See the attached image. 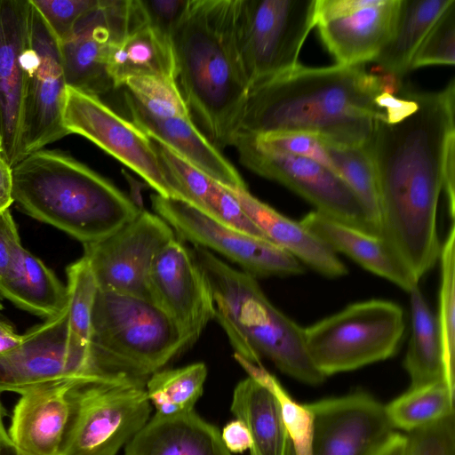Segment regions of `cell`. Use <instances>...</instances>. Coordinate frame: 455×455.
I'll list each match as a JSON object with an SVG mask.
<instances>
[{
    "instance_id": "1",
    "label": "cell",
    "mask_w": 455,
    "mask_h": 455,
    "mask_svg": "<svg viewBox=\"0 0 455 455\" xmlns=\"http://www.w3.org/2000/svg\"><path fill=\"white\" fill-rule=\"evenodd\" d=\"M407 88L416 110L398 123L377 118L366 146L378 186L379 237L419 283L442 247L436 214L445 152L455 135V81L439 92Z\"/></svg>"
},
{
    "instance_id": "2",
    "label": "cell",
    "mask_w": 455,
    "mask_h": 455,
    "mask_svg": "<svg viewBox=\"0 0 455 455\" xmlns=\"http://www.w3.org/2000/svg\"><path fill=\"white\" fill-rule=\"evenodd\" d=\"M381 92L377 75L363 65H302L252 84L237 133L251 136L300 132L340 146H366ZM235 134V135H236Z\"/></svg>"
},
{
    "instance_id": "3",
    "label": "cell",
    "mask_w": 455,
    "mask_h": 455,
    "mask_svg": "<svg viewBox=\"0 0 455 455\" xmlns=\"http://www.w3.org/2000/svg\"><path fill=\"white\" fill-rule=\"evenodd\" d=\"M240 0H189L172 35L176 84L193 121L218 148L231 146L250 82L237 40Z\"/></svg>"
},
{
    "instance_id": "4",
    "label": "cell",
    "mask_w": 455,
    "mask_h": 455,
    "mask_svg": "<svg viewBox=\"0 0 455 455\" xmlns=\"http://www.w3.org/2000/svg\"><path fill=\"white\" fill-rule=\"evenodd\" d=\"M12 171L13 201L22 211L83 244L107 237L140 212L111 181L59 150L33 152Z\"/></svg>"
},
{
    "instance_id": "5",
    "label": "cell",
    "mask_w": 455,
    "mask_h": 455,
    "mask_svg": "<svg viewBox=\"0 0 455 455\" xmlns=\"http://www.w3.org/2000/svg\"><path fill=\"white\" fill-rule=\"evenodd\" d=\"M193 251L211 284L214 318L235 354L257 365L267 358L281 372L305 384L323 382L325 377L307 352L304 328L267 299L257 278L206 249L195 246Z\"/></svg>"
},
{
    "instance_id": "6",
    "label": "cell",
    "mask_w": 455,
    "mask_h": 455,
    "mask_svg": "<svg viewBox=\"0 0 455 455\" xmlns=\"http://www.w3.org/2000/svg\"><path fill=\"white\" fill-rule=\"evenodd\" d=\"M187 348L178 327L149 300L97 291L90 359L100 379L147 380Z\"/></svg>"
},
{
    "instance_id": "7",
    "label": "cell",
    "mask_w": 455,
    "mask_h": 455,
    "mask_svg": "<svg viewBox=\"0 0 455 455\" xmlns=\"http://www.w3.org/2000/svg\"><path fill=\"white\" fill-rule=\"evenodd\" d=\"M402 307L373 299L347 305L304 328L307 352L325 378L394 356L403 339Z\"/></svg>"
},
{
    "instance_id": "8",
    "label": "cell",
    "mask_w": 455,
    "mask_h": 455,
    "mask_svg": "<svg viewBox=\"0 0 455 455\" xmlns=\"http://www.w3.org/2000/svg\"><path fill=\"white\" fill-rule=\"evenodd\" d=\"M146 381L121 379L77 389L64 455H116L148 422Z\"/></svg>"
},
{
    "instance_id": "9",
    "label": "cell",
    "mask_w": 455,
    "mask_h": 455,
    "mask_svg": "<svg viewBox=\"0 0 455 455\" xmlns=\"http://www.w3.org/2000/svg\"><path fill=\"white\" fill-rule=\"evenodd\" d=\"M315 0H240L239 51L250 86L299 65L315 23Z\"/></svg>"
},
{
    "instance_id": "10",
    "label": "cell",
    "mask_w": 455,
    "mask_h": 455,
    "mask_svg": "<svg viewBox=\"0 0 455 455\" xmlns=\"http://www.w3.org/2000/svg\"><path fill=\"white\" fill-rule=\"evenodd\" d=\"M235 147L241 164L254 173L290 188L315 211L358 230L378 236L360 201L348 185L321 164L259 142L237 133Z\"/></svg>"
},
{
    "instance_id": "11",
    "label": "cell",
    "mask_w": 455,
    "mask_h": 455,
    "mask_svg": "<svg viewBox=\"0 0 455 455\" xmlns=\"http://www.w3.org/2000/svg\"><path fill=\"white\" fill-rule=\"evenodd\" d=\"M154 212L181 240L208 250L259 277H286L304 273L302 264L272 242L223 225L177 199L151 195Z\"/></svg>"
},
{
    "instance_id": "12",
    "label": "cell",
    "mask_w": 455,
    "mask_h": 455,
    "mask_svg": "<svg viewBox=\"0 0 455 455\" xmlns=\"http://www.w3.org/2000/svg\"><path fill=\"white\" fill-rule=\"evenodd\" d=\"M62 125L68 134L81 135L140 175L156 194L175 199L167 183L152 139L98 96L66 85Z\"/></svg>"
},
{
    "instance_id": "13",
    "label": "cell",
    "mask_w": 455,
    "mask_h": 455,
    "mask_svg": "<svg viewBox=\"0 0 455 455\" xmlns=\"http://www.w3.org/2000/svg\"><path fill=\"white\" fill-rule=\"evenodd\" d=\"M158 215L146 210L107 237L84 244L98 290L148 299V275L158 252L176 237Z\"/></svg>"
},
{
    "instance_id": "14",
    "label": "cell",
    "mask_w": 455,
    "mask_h": 455,
    "mask_svg": "<svg viewBox=\"0 0 455 455\" xmlns=\"http://www.w3.org/2000/svg\"><path fill=\"white\" fill-rule=\"evenodd\" d=\"M25 69L22 159L68 135L61 119L67 84L59 42L31 3Z\"/></svg>"
},
{
    "instance_id": "15",
    "label": "cell",
    "mask_w": 455,
    "mask_h": 455,
    "mask_svg": "<svg viewBox=\"0 0 455 455\" xmlns=\"http://www.w3.org/2000/svg\"><path fill=\"white\" fill-rule=\"evenodd\" d=\"M124 97L131 121L149 138L169 147L225 187L247 188L235 166L195 124L177 87L139 100L125 92Z\"/></svg>"
},
{
    "instance_id": "16",
    "label": "cell",
    "mask_w": 455,
    "mask_h": 455,
    "mask_svg": "<svg viewBox=\"0 0 455 455\" xmlns=\"http://www.w3.org/2000/svg\"><path fill=\"white\" fill-rule=\"evenodd\" d=\"M148 299L180 330L187 347L214 318L209 280L195 252L176 236L156 255L148 275Z\"/></svg>"
},
{
    "instance_id": "17",
    "label": "cell",
    "mask_w": 455,
    "mask_h": 455,
    "mask_svg": "<svg viewBox=\"0 0 455 455\" xmlns=\"http://www.w3.org/2000/svg\"><path fill=\"white\" fill-rule=\"evenodd\" d=\"M135 0H99L72 35L59 43L66 84L100 97L114 89L108 63L112 45L131 28Z\"/></svg>"
},
{
    "instance_id": "18",
    "label": "cell",
    "mask_w": 455,
    "mask_h": 455,
    "mask_svg": "<svg viewBox=\"0 0 455 455\" xmlns=\"http://www.w3.org/2000/svg\"><path fill=\"white\" fill-rule=\"evenodd\" d=\"M307 406L313 416L311 455H374L395 432L385 405L363 391Z\"/></svg>"
},
{
    "instance_id": "19",
    "label": "cell",
    "mask_w": 455,
    "mask_h": 455,
    "mask_svg": "<svg viewBox=\"0 0 455 455\" xmlns=\"http://www.w3.org/2000/svg\"><path fill=\"white\" fill-rule=\"evenodd\" d=\"M83 384L63 379L20 394L7 430L16 455H64L77 389Z\"/></svg>"
},
{
    "instance_id": "20",
    "label": "cell",
    "mask_w": 455,
    "mask_h": 455,
    "mask_svg": "<svg viewBox=\"0 0 455 455\" xmlns=\"http://www.w3.org/2000/svg\"><path fill=\"white\" fill-rule=\"evenodd\" d=\"M29 21L28 0H0V133L4 156L12 168L22 159Z\"/></svg>"
},
{
    "instance_id": "21",
    "label": "cell",
    "mask_w": 455,
    "mask_h": 455,
    "mask_svg": "<svg viewBox=\"0 0 455 455\" xmlns=\"http://www.w3.org/2000/svg\"><path fill=\"white\" fill-rule=\"evenodd\" d=\"M68 313L67 307L35 326L17 347L0 356L1 394L20 395L42 384L71 379L67 371Z\"/></svg>"
},
{
    "instance_id": "22",
    "label": "cell",
    "mask_w": 455,
    "mask_h": 455,
    "mask_svg": "<svg viewBox=\"0 0 455 455\" xmlns=\"http://www.w3.org/2000/svg\"><path fill=\"white\" fill-rule=\"evenodd\" d=\"M399 7L400 0H378L348 16L316 27L337 65H363L373 61L390 40Z\"/></svg>"
},
{
    "instance_id": "23",
    "label": "cell",
    "mask_w": 455,
    "mask_h": 455,
    "mask_svg": "<svg viewBox=\"0 0 455 455\" xmlns=\"http://www.w3.org/2000/svg\"><path fill=\"white\" fill-rule=\"evenodd\" d=\"M228 188L270 242L325 277L339 278L347 275L346 265L337 254L299 221L283 215L263 203L248 188Z\"/></svg>"
},
{
    "instance_id": "24",
    "label": "cell",
    "mask_w": 455,
    "mask_h": 455,
    "mask_svg": "<svg viewBox=\"0 0 455 455\" xmlns=\"http://www.w3.org/2000/svg\"><path fill=\"white\" fill-rule=\"evenodd\" d=\"M124 455H231L219 429L195 411L155 415L129 441Z\"/></svg>"
},
{
    "instance_id": "25",
    "label": "cell",
    "mask_w": 455,
    "mask_h": 455,
    "mask_svg": "<svg viewBox=\"0 0 455 455\" xmlns=\"http://www.w3.org/2000/svg\"><path fill=\"white\" fill-rule=\"evenodd\" d=\"M108 71L114 88L124 87L133 77L156 76L176 81L171 36L151 24L145 13L112 45Z\"/></svg>"
},
{
    "instance_id": "26",
    "label": "cell",
    "mask_w": 455,
    "mask_h": 455,
    "mask_svg": "<svg viewBox=\"0 0 455 455\" xmlns=\"http://www.w3.org/2000/svg\"><path fill=\"white\" fill-rule=\"evenodd\" d=\"M299 222L335 253L341 252L364 269L409 292L418 286L390 254L379 236L336 221L316 211Z\"/></svg>"
},
{
    "instance_id": "27",
    "label": "cell",
    "mask_w": 455,
    "mask_h": 455,
    "mask_svg": "<svg viewBox=\"0 0 455 455\" xmlns=\"http://www.w3.org/2000/svg\"><path fill=\"white\" fill-rule=\"evenodd\" d=\"M68 313L67 371L69 379L81 383L104 381L90 359L92 314L98 287L84 257L67 267Z\"/></svg>"
},
{
    "instance_id": "28",
    "label": "cell",
    "mask_w": 455,
    "mask_h": 455,
    "mask_svg": "<svg viewBox=\"0 0 455 455\" xmlns=\"http://www.w3.org/2000/svg\"><path fill=\"white\" fill-rule=\"evenodd\" d=\"M231 411L251 437L250 455H291V443L272 393L247 376L234 389Z\"/></svg>"
},
{
    "instance_id": "29",
    "label": "cell",
    "mask_w": 455,
    "mask_h": 455,
    "mask_svg": "<svg viewBox=\"0 0 455 455\" xmlns=\"http://www.w3.org/2000/svg\"><path fill=\"white\" fill-rule=\"evenodd\" d=\"M0 295L19 307L47 319L59 315L68 305L67 286L24 248L0 278Z\"/></svg>"
},
{
    "instance_id": "30",
    "label": "cell",
    "mask_w": 455,
    "mask_h": 455,
    "mask_svg": "<svg viewBox=\"0 0 455 455\" xmlns=\"http://www.w3.org/2000/svg\"><path fill=\"white\" fill-rule=\"evenodd\" d=\"M455 0H400L393 35L372 62L399 80L409 72L412 56L424 37Z\"/></svg>"
},
{
    "instance_id": "31",
    "label": "cell",
    "mask_w": 455,
    "mask_h": 455,
    "mask_svg": "<svg viewBox=\"0 0 455 455\" xmlns=\"http://www.w3.org/2000/svg\"><path fill=\"white\" fill-rule=\"evenodd\" d=\"M409 294L411 336L403 366L410 387H417L444 379L443 351L436 316L419 285Z\"/></svg>"
},
{
    "instance_id": "32",
    "label": "cell",
    "mask_w": 455,
    "mask_h": 455,
    "mask_svg": "<svg viewBox=\"0 0 455 455\" xmlns=\"http://www.w3.org/2000/svg\"><path fill=\"white\" fill-rule=\"evenodd\" d=\"M385 409L394 428L411 433L454 413V393L440 379L410 387Z\"/></svg>"
},
{
    "instance_id": "33",
    "label": "cell",
    "mask_w": 455,
    "mask_h": 455,
    "mask_svg": "<svg viewBox=\"0 0 455 455\" xmlns=\"http://www.w3.org/2000/svg\"><path fill=\"white\" fill-rule=\"evenodd\" d=\"M204 363H194L175 369H162L146 381L148 398L162 416H174L194 410L204 392L207 377Z\"/></svg>"
},
{
    "instance_id": "34",
    "label": "cell",
    "mask_w": 455,
    "mask_h": 455,
    "mask_svg": "<svg viewBox=\"0 0 455 455\" xmlns=\"http://www.w3.org/2000/svg\"><path fill=\"white\" fill-rule=\"evenodd\" d=\"M339 177L363 205L379 236V205L376 173L367 146H340L324 142Z\"/></svg>"
},
{
    "instance_id": "35",
    "label": "cell",
    "mask_w": 455,
    "mask_h": 455,
    "mask_svg": "<svg viewBox=\"0 0 455 455\" xmlns=\"http://www.w3.org/2000/svg\"><path fill=\"white\" fill-rule=\"evenodd\" d=\"M234 357L248 376L267 387L276 399L291 443V455H311L313 416L307 404L297 403L263 365L253 364L235 354Z\"/></svg>"
},
{
    "instance_id": "36",
    "label": "cell",
    "mask_w": 455,
    "mask_h": 455,
    "mask_svg": "<svg viewBox=\"0 0 455 455\" xmlns=\"http://www.w3.org/2000/svg\"><path fill=\"white\" fill-rule=\"evenodd\" d=\"M440 286L438 315L436 316L441 336L444 379L449 388L455 389V225L452 221L440 251Z\"/></svg>"
},
{
    "instance_id": "37",
    "label": "cell",
    "mask_w": 455,
    "mask_h": 455,
    "mask_svg": "<svg viewBox=\"0 0 455 455\" xmlns=\"http://www.w3.org/2000/svg\"><path fill=\"white\" fill-rule=\"evenodd\" d=\"M152 141L163 173L175 199L206 213L216 180L169 147L153 139Z\"/></svg>"
},
{
    "instance_id": "38",
    "label": "cell",
    "mask_w": 455,
    "mask_h": 455,
    "mask_svg": "<svg viewBox=\"0 0 455 455\" xmlns=\"http://www.w3.org/2000/svg\"><path fill=\"white\" fill-rule=\"evenodd\" d=\"M455 63V2L437 19L416 50L409 72L431 65Z\"/></svg>"
},
{
    "instance_id": "39",
    "label": "cell",
    "mask_w": 455,
    "mask_h": 455,
    "mask_svg": "<svg viewBox=\"0 0 455 455\" xmlns=\"http://www.w3.org/2000/svg\"><path fill=\"white\" fill-rule=\"evenodd\" d=\"M59 43L67 40L79 20L94 9L99 0H29Z\"/></svg>"
},
{
    "instance_id": "40",
    "label": "cell",
    "mask_w": 455,
    "mask_h": 455,
    "mask_svg": "<svg viewBox=\"0 0 455 455\" xmlns=\"http://www.w3.org/2000/svg\"><path fill=\"white\" fill-rule=\"evenodd\" d=\"M253 137L264 145L291 155L312 159L339 175L326 151L323 141L316 135L300 132H288Z\"/></svg>"
},
{
    "instance_id": "41",
    "label": "cell",
    "mask_w": 455,
    "mask_h": 455,
    "mask_svg": "<svg viewBox=\"0 0 455 455\" xmlns=\"http://www.w3.org/2000/svg\"><path fill=\"white\" fill-rule=\"evenodd\" d=\"M408 455H455L454 413L411 432Z\"/></svg>"
},
{
    "instance_id": "42",
    "label": "cell",
    "mask_w": 455,
    "mask_h": 455,
    "mask_svg": "<svg viewBox=\"0 0 455 455\" xmlns=\"http://www.w3.org/2000/svg\"><path fill=\"white\" fill-rule=\"evenodd\" d=\"M188 3L189 0H141L148 21L171 38Z\"/></svg>"
},
{
    "instance_id": "43",
    "label": "cell",
    "mask_w": 455,
    "mask_h": 455,
    "mask_svg": "<svg viewBox=\"0 0 455 455\" xmlns=\"http://www.w3.org/2000/svg\"><path fill=\"white\" fill-rule=\"evenodd\" d=\"M22 249L18 229L9 209L0 212V278L17 260Z\"/></svg>"
},
{
    "instance_id": "44",
    "label": "cell",
    "mask_w": 455,
    "mask_h": 455,
    "mask_svg": "<svg viewBox=\"0 0 455 455\" xmlns=\"http://www.w3.org/2000/svg\"><path fill=\"white\" fill-rule=\"evenodd\" d=\"M378 0H315V26L348 16L360 9L374 4Z\"/></svg>"
},
{
    "instance_id": "45",
    "label": "cell",
    "mask_w": 455,
    "mask_h": 455,
    "mask_svg": "<svg viewBox=\"0 0 455 455\" xmlns=\"http://www.w3.org/2000/svg\"><path fill=\"white\" fill-rule=\"evenodd\" d=\"M221 440L229 452L250 451L252 442L249 429L240 419L228 422L220 433Z\"/></svg>"
},
{
    "instance_id": "46",
    "label": "cell",
    "mask_w": 455,
    "mask_h": 455,
    "mask_svg": "<svg viewBox=\"0 0 455 455\" xmlns=\"http://www.w3.org/2000/svg\"><path fill=\"white\" fill-rule=\"evenodd\" d=\"M443 189L445 193L449 214L452 221L455 215V135L447 145L443 167Z\"/></svg>"
},
{
    "instance_id": "47",
    "label": "cell",
    "mask_w": 455,
    "mask_h": 455,
    "mask_svg": "<svg viewBox=\"0 0 455 455\" xmlns=\"http://www.w3.org/2000/svg\"><path fill=\"white\" fill-rule=\"evenodd\" d=\"M13 202L12 166L0 155V212L9 209Z\"/></svg>"
},
{
    "instance_id": "48",
    "label": "cell",
    "mask_w": 455,
    "mask_h": 455,
    "mask_svg": "<svg viewBox=\"0 0 455 455\" xmlns=\"http://www.w3.org/2000/svg\"><path fill=\"white\" fill-rule=\"evenodd\" d=\"M408 435L394 432L387 441L375 452L374 455H408Z\"/></svg>"
},
{
    "instance_id": "49",
    "label": "cell",
    "mask_w": 455,
    "mask_h": 455,
    "mask_svg": "<svg viewBox=\"0 0 455 455\" xmlns=\"http://www.w3.org/2000/svg\"><path fill=\"white\" fill-rule=\"evenodd\" d=\"M122 174L126 179L130 187V196L131 201L137 206L140 211L143 209V202L141 196V190L148 188V185L146 182H141L132 177L126 171L122 170Z\"/></svg>"
},
{
    "instance_id": "50",
    "label": "cell",
    "mask_w": 455,
    "mask_h": 455,
    "mask_svg": "<svg viewBox=\"0 0 455 455\" xmlns=\"http://www.w3.org/2000/svg\"><path fill=\"white\" fill-rule=\"evenodd\" d=\"M22 341V335L15 331L0 334V356L17 347Z\"/></svg>"
},
{
    "instance_id": "51",
    "label": "cell",
    "mask_w": 455,
    "mask_h": 455,
    "mask_svg": "<svg viewBox=\"0 0 455 455\" xmlns=\"http://www.w3.org/2000/svg\"><path fill=\"white\" fill-rule=\"evenodd\" d=\"M7 415V411L1 400L0 393V454L3 450L11 445L8 431L5 428L4 419Z\"/></svg>"
},
{
    "instance_id": "52",
    "label": "cell",
    "mask_w": 455,
    "mask_h": 455,
    "mask_svg": "<svg viewBox=\"0 0 455 455\" xmlns=\"http://www.w3.org/2000/svg\"><path fill=\"white\" fill-rule=\"evenodd\" d=\"M15 331L13 328L5 322L0 320V334Z\"/></svg>"
},
{
    "instance_id": "53",
    "label": "cell",
    "mask_w": 455,
    "mask_h": 455,
    "mask_svg": "<svg viewBox=\"0 0 455 455\" xmlns=\"http://www.w3.org/2000/svg\"><path fill=\"white\" fill-rule=\"evenodd\" d=\"M0 455H16L12 445L4 448Z\"/></svg>"
},
{
    "instance_id": "54",
    "label": "cell",
    "mask_w": 455,
    "mask_h": 455,
    "mask_svg": "<svg viewBox=\"0 0 455 455\" xmlns=\"http://www.w3.org/2000/svg\"><path fill=\"white\" fill-rule=\"evenodd\" d=\"M0 155H4V142H3V138H2L1 133H0Z\"/></svg>"
},
{
    "instance_id": "55",
    "label": "cell",
    "mask_w": 455,
    "mask_h": 455,
    "mask_svg": "<svg viewBox=\"0 0 455 455\" xmlns=\"http://www.w3.org/2000/svg\"><path fill=\"white\" fill-rule=\"evenodd\" d=\"M1 308H2V304H1V302H0V309H1Z\"/></svg>"
}]
</instances>
